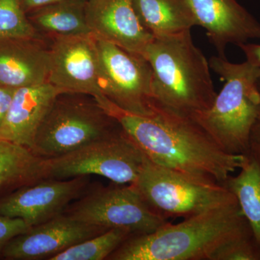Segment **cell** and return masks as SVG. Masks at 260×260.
<instances>
[{
    "mask_svg": "<svg viewBox=\"0 0 260 260\" xmlns=\"http://www.w3.org/2000/svg\"><path fill=\"white\" fill-rule=\"evenodd\" d=\"M107 112L150 161L189 177L223 184L245 158L225 153L194 119L157 102L148 116L124 112L114 104Z\"/></svg>",
    "mask_w": 260,
    "mask_h": 260,
    "instance_id": "1",
    "label": "cell"
},
{
    "mask_svg": "<svg viewBox=\"0 0 260 260\" xmlns=\"http://www.w3.org/2000/svg\"><path fill=\"white\" fill-rule=\"evenodd\" d=\"M253 235L237 198L203 213L169 222L155 232L132 236L108 257L112 260H212L239 238Z\"/></svg>",
    "mask_w": 260,
    "mask_h": 260,
    "instance_id": "2",
    "label": "cell"
},
{
    "mask_svg": "<svg viewBox=\"0 0 260 260\" xmlns=\"http://www.w3.org/2000/svg\"><path fill=\"white\" fill-rule=\"evenodd\" d=\"M143 56L153 71L155 102L189 117L213 105L217 93L209 61L195 46L191 30L154 37Z\"/></svg>",
    "mask_w": 260,
    "mask_h": 260,
    "instance_id": "3",
    "label": "cell"
},
{
    "mask_svg": "<svg viewBox=\"0 0 260 260\" xmlns=\"http://www.w3.org/2000/svg\"><path fill=\"white\" fill-rule=\"evenodd\" d=\"M210 69L224 82L213 105L194 119L224 152L247 155L251 129L260 111V69L248 61L232 63L213 56Z\"/></svg>",
    "mask_w": 260,
    "mask_h": 260,
    "instance_id": "4",
    "label": "cell"
},
{
    "mask_svg": "<svg viewBox=\"0 0 260 260\" xmlns=\"http://www.w3.org/2000/svg\"><path fill=\"white\" fill-rule=\"evenodd\" d=\"M133 185L149 208L167 220L189 218L235 198L223 184L189 177L147 158Z\"/></svg>",
    "mask_w": 260,
    "mask_h": 260,
    "instance_id": "5",
    "label": "cell"
},
{
    "mask_svg": "<svg viewBox=\"0 0 260 260\" xmlns=\"http://www.w3.org/2000/svg\"><path fill=\"white\" fill-rule=\"evenodd\" d=\"M56 98L39 127L32 153L44 159L60 156L120 129L117 121L93 102Z\"/></svg>",
    "mask_w": 260,
    "mask_h": 260,
    "instance_id": "6",
    "label": "cell"
},
{
    "mask_svg": "<svg viewBox=\"0 0 260 260\" xmlns=\"http://www.w3.org/2000/svg\"><path fill=\"white\" fill-rule=\"evenodd\" d=\"M145 155L122 128L70 152L46 159L47 179H68L98 175L117 184H133Z\"/></svg>",
    "mask_w": 260,
    "mask_h": 260,
    "instance_id": "7",
    "label": "cell"
},
{
    "mask_svg": "<svg viewBox=\"0 0 260 260\" xmlns=\"http://www.w3.org/2000/svg\"><path fill=\"white\" fill-rule=\"evenodd\" d=\"M103 94L124 112L148 116L153 113V71L144 56L95 38Z\"/></svg>",
    "mask_w": 260,
    "mask_h": 260,
    "instance_id": "8",
    "label": "cell"
},
{
    "mask_svg": "<svg viewBox=\"0 0 260 260\" xmlns=\"http://www.w3.org/2000/svg\"><path fill=\"white\" fill-rule=\"evenodd\" d=\"M64 213L84 223L107 231L124 229L133 236L155 232L169 222L149 208L133 184L99 189Z\"/></svg>",
    "mask_w": 260,
    "mask_h": 260,
    "instance_id": "9",
    "label": "cell"
},
{
    "mask_svg": "<svg viewBox=\"0 0 260 260\" xmlns=\"http://www.w3.org/2000/svg\"><path fill=\"white\" fill-rule=\"evenodd\" d=\"M48 83L65 94H86L107 111L112 103L103 94L96 42L93 35L54 37Z\"/></svg>",
    "mask_w": 260,
    "mask_h": 260,
    "instance_id": "10",
    "label": "cell"
},
{
    "mask_svg": "<svg viewBox=\"0 0 260 260\" xmlns=\"http://www.w3.org/2000/svg\"><path fill=\"white\" fill-rule=\"evenodd\" d=\"M88 176L68 179H44L19 188L0 199V215L23 220L30 227L64 213L78 199Z\"/></svg>",
    "mask_w": 260,
    "mask_h": 260,
    "instance_id": "11",
    "label": "cell"
},
{
    "mask_svg": "<svg viewBox=\"0 0 260 260\" xmlns=\"http://www.w3.org/2000/svg\"><path fill=\"white\" fill-rule=\"evenodd\" d=\"M105 232L64 213L13 238L1 256L10 260L49 259L70 246Z\"/></svg>",
    "mask_w": 260,
    "mask_h": 260,
    "instance_id": "12",
    "label": "cell"
},
{
    "mask_svg": "<svg viewBox=\"0 0 260 260\" xmlns=\"http://www.w3.org/2000/svg\"><path fill=\"white\" fill-rule=\"evenodd\" d=\"M190 10L197 25L207 37L218 55L225 56L229 44L260 39V23L237 0H183Z\"/></svg>",
    "mask_w": 260,
    "mask_h": 260,
    "instance_id": "13",
    "label": "cell"
},
{
    "mask_svg": "<svg viewBox=\"0 0 260 260\" xmlns=\"http://www.w3.org/2000/svg\"><path fill=\"white\" fill-rule=\"evenodd\" d=\"M85 16L94 37L143 55L153 36L140 22L132 0H86Z\"/></svg>",
    "mask_w": 260,
    "mask_h": 260,
    "instance_id": "14",
    "label": "cell"
},
{
    "mask_svg": "<svg viewBox=\"0 0 260 260\" xmlns=\"http://www.w3.org/2000/svg\"><path fill=\"white\" fill-rule=\"evenodd\" d=\"M63 91L49 83L17 88L0 127V139L32 150L39 127Z\"/></svg>",
    "mask_w": 260,
    "mask_h": 260,
    "instance_id": "15",
    "label": "cell"
},
{
    "mask_svg": "<svg viewBox=\"0 0 260 260\" xmlns=\"http://www.w3.org/2000/svg\"><path fill=\"white\" fill-rule=\"evenodd\" d=\"M36 41L0 42V85L17 89L48 83L50 52Z\"/></svg>",
    "mask_w": 260,
    "mask_h": 260,
    "instance_id": "16",
    "label": "cell"
},
{
    "mask_svg": "<svg viewBox=\"0 0 260 260\" xmlns=\"http://www.w3.org/2000/svg\"><path fill=\"white\" fill-rule=\"evenodd\" d=\"M140 22L153 37L176 35L196 26L183 0H132Z\"/></svg>",
    "mask_w": 260,
    "mask_h": 260,
    "instance_id": "17",
    "label": "cell"
},
{
    "mask_svg": "<svg viewBox=\"0 0 260 260\" xmlns=\"http://www.w3.org/2000/svg\"><path fill=\"white\" fill-rule=\"evenodd\" d=\"M47 179L46 159L31 150L0 139V191Z\"/></svg>",
    "mask_w": 260,
    "mask_h": 260,
    "instance_id": "18",
    "label": "cell"
},
{
    "mask_svg": "<svg viewBox=\"0 0 260 260\" xmlns=\"http://www.w3.org/2000/svg\"><path fill=\"white\" fill-rule=\"evenodd\" d=\"M86 0H64L29 13L36 28L56 37L92 35L85 16Z\"/></svg>",
    "mask_w": 260,
    "mask_h": 260,
    "instance_id": "19",
    "label": "cell"
},
{
    "mask_svg": "<svg viewBox=\"0 0 260 260\" xmlns=\"http://www.w3.org/2000/svg\"><path fill=\"white\" fill-rule=\"evenodd\" d=\"M239 170L223 185L237 198L260 249V162L248 153Z\"/></svg>",
    "mask_w": 260,
    "mask_h": 260,
    "instance_id": "20",
    "label": "cell"
},
{
    "mask_svg": "<svg viewBox=\"0 0 260 260\" xmlns=\"http://www.w3.org/2000/svg\"><path fill=\"white\" fill-rule=\"evenodd\" d=\"M124 229H110L107 232L70 246L49 260H102L108 259L126 239L132 237Z\"/></svg>",
    "mask_w": 260,
    "mask_h": 260,
    "instance_id": "21",
    "label": "cell"
},
{
    "mask_svg": "<svg viewBox=\"0 0 260 260\" xmlns=\"http://www.w3.org/2000/svg\"><path fill=\"white\" fill-rule=\"evenodd\" d=\"M26 13L22 0H0V42L37 39V28Z\"/></svg>",
    "mask_w": 260,
    "mask_h": 260,
    "instance_id": "22",
    "label": "cell"
},
{
    "mask_svg": "<svg viewBox=\"0 0 260 260\" xmlns=\"http://www.w3.org/2000/svg\"><path fill=\"white\" fill-rule=\"evenodd\" d=\"M212 260H260V249L253 235L246 236L220 247Z\"/></svg>",
    "mask_w": 260,
    "mask_h": 260,
    "instance_id": "23",
    "label": "cell"
},
{
    "mask_svg": "<svg viewBox=\"0 0 260 260\" xmlns=\"http://www.w3.org/2000/svg\"><path fill=\"white\" fill-rule=\"evenodd\" d=\"M30 228L22 219L0 215V256L10 240L26 232Z\"/></svg>",
    "mask_w": 260,
    "mask_h": 260,
    "instance_id": "24",
    "label": "cell"
},
{
    "mask_svg": "<svg viewBox=\"0 0 260 260\" xmlns=\"http://www.w3.org/2000/svg\"><path fill=\"white\" fill-rule=\"evenodd\" d=\"M16 89L0 85V127L4 122Z\"/></svg>",
    "mask_w": 260,
    "mask_h": 260,
    "instance_id": "25",
    "label": "cell"
},
{
    "mask_svg": "<svg viewBox=\"0 0 260 260\" xmlns=\"http://www.w3.org/2000/svg\"><path fill=\"white\" fill-rule=\"evenodd\" d=\"M259 86L260 90V79ZM249 153L253 155L260 162V111L254 126L251 129Z\"/></svg>",
    "mask_w": 260,
    "mask_h": 260,
    "instance_id": "26",
    "label": "cell"
},
{
    "mask_svg": "<svg viewBox=\"0 0 260 260\" xmlns=\"http://www.w3.org/2000/svg\"><path fill=\"white\" fill-rule=\"evenodd\" d=\"M245 54L246 61L260 69V44L244 43L238 46Z\"/></svg>",
    "mask_w": 260,
    "mask_h": 260,
    "instance_id": "27",
    "label": "cell"
},
{
    "mask_svg": "<svg viewBox=\"0 0 260 260\" xmlns=\"http://www.w3.org/2000/svg\"><path fill=\"white\" fill-rule=\"evenodd\" d=\"M64 0H22L24 8L26 13L34 11V10L39 9L56 3H60Z\"/></svg>",
    "mask_w": 260,
    "mask_h": 260,
    "instance_id": "28",
    "label": "cell"
}]
</instances>
